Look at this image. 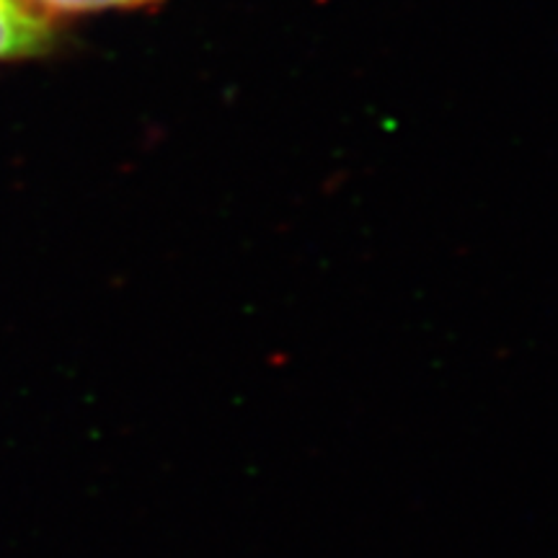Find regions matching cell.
Returning <instances> with one entry per match:
<instances>
[{
    "label": "cell",
    "instance_id": "7a4b0ae2",
    "mask_svg": "<svg viewBox=\"0 0 558 558\" xmlns=\"http://www.w3.org/2000/svg\"><path fill=\"white\" fill-rule=\"evenodd\" d=\"M34 11L39 13H90L109 9H137L148 5L153 0H26Z\"/></svg>",
    "mask_w": 558,
    "mask_h": 558
},
{
    "label": "cell",
    "instance_id": "6da1fadb",
    "mask_svg": "<svg viewBox=\"0 0 558 558\" xmlns=\"http://www.w3.org/2000/svg\"><path fill=\"white\" fill-rule=\"evenodd\" d=\"M54 45V32L45 13L26 0H0V62L45 54Z\"/></svg>",
    "mask_w": 558,
    "mask_h": 558
}]
</instances>
